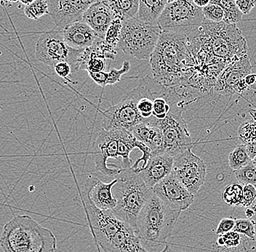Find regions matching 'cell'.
I'll list each match as a JSON object with an SVG mask.
<instances>
[{"label": "cell", "instance_id": "obj_1", "mask_svg": "<svg viewBox=\"0 0 256 252\" xmlns=\"http://www.w3.org/2000/svg\"><path fill=\"white\" fill-rule=\"evenodd\" d=\"M94 155L96 171L115 178L121 170L132 167L138 172L144 169L152 151L130 131L102 129L94 143Z\"/></svg>", "mask_w": 256, "mask_h": 252}, {"label": "cell", "instance_id": "obj_2", "mask_svg": "<svg viewBox=\"0 0 256 252\" xmlns=\"http://www.w3.org/2000/svg\"><path fill=\"white\" fill-rule=\"evenodd\" d=\"M192 33L162 31L150 60L152 77L161 85L166 87L184 86L198 69L192 52Z\"/></svg>", "mask_w": 256, "mask_h": 252}, {"label": "cell", "instance_id": "obj_3", "mask_svg": "<svg viewBox=\"0 0 256 252\" xmlns=\"http://www.w3.org/2000/svg\"><path fill=\"white\" fill-rule=\"evenodd\" d=\"M82 197L91 231L104 252H150L130 226L113 212L97 208L84 191ZM160 252H171L170 247L166 244Z\"/></svg>", "mask_w": 256, "mask_h": 252}, {"label": "cell", "instance_id": "obj_4", "mask_svg": "<svg viewBox=\"0 0 256 252\" xmlns=\"http://www.w3.org/2000/svg\"><path fill=\"white\" fill-rule=\"evenodd\" d=\"M4 252H56L54 233L28 215H18L4 225L1 235Z\"/></svg>", "mask_w": 256, "mask_h": 252}, {"label": "cell", "instance_id": "obj_5", "mask_svg": "<svg viewBox=\"0 0 256 252\" xmlns=\"http://www.w3.org/2000/svg\"><path fill=\"white\" fill-rule=\"evenodd\" d=\"M200 48L228 64L248 55L247 41L236 24L206 21L196 33Z\"/></svg>", "mask_w": 256, "mask_h": 252}, {"label": "cell", "instance_id": "obj_6", "mask_svg": "<svg viewBox=\"0 0 256 252\" xmlns=\"http://www.w3.org/2000/svg\"><path fill=\"white\" fill-rule=\"evenodd\" d=\"M180 212L172 210L152 194L137 220L136 234L144 247L153 248L167 244L166 241L175 228Z\"/></svg>", "mask_w": 256, "mask_h": 252}, {"label": "cell", "instance_id": "obj_7", "mask_svg": "<svg viewBox=\"0 0 256 252\" xmlns=\"http://www.w3.org/2000/svg\"><path fill=\"white\" fill-rule=\"evenodd\" d=\"M114 178L118 180L113 188L116 206L112 212L136 233L139 214L154 194L153 191L132 167L120 170Z\"/></svg>", "mask_w": 256, "mask_h": 252}, {"label": "cell", "instance_id": "obj_8", "mask_svg": "<svg viewBox=\"0 0 256 252\" xmlns=\"http://www.w3.org/2000/svg\"><path fill=\"white\" fill-rule=\"evenodd\" d=\"M187 103L182 101L172 105L171 111L162 120L152 116L143 122L156 126L161 130L162 145L159 154H167L175 158L193 147L191 134L182 115Z\"/></svg>", "mask_w": 256, "mask_h": 252}, {"label": "cell", "instance_id": "obj_9", "mask_svg": "<svg viewBox=\"0 0 256 252\" xmlns=\"http://www.w3.org/2000/svg\"><path fill=\"white\" fill-rule=\"evenodd\" d=\"M162 30L135 18L123 22L118 49L138 60H150L158 45Z\"/></svg>", "mask_w": 256, "mask_h": 252}, {"label": "cell", "instance_id": "obj_10", "mask_svg": "<svg viewBox=\"0 0 256 252\" xmlns=\"http://www.w3.org/2000/svg\"><path fill=\"white\" fill-rule=\"evenodd\" d=\"M206 21L202 9L193 0L168 1L158 20L162 31L190 33L196 31Z\"/></svg>", "mask_w": 256, "mask_h": 252}, {"label": "cell", "instance_id": "obj_11", "mask_svg": "<svg viewBox=\"0 0 256 252\" xmlns=\"http://www.w3.org/2000/svg\"><path fill=\"white\" fill-rule=\"evenodd\" d=\"M143 81L128 92L119 103L103 111L102 125L104 130H127L144 122L138 110V103L144 94Z\"/></svg>", "mask_w": 256, "mask_h": 252}, {"label": "cell", "instance_id": "obj_12", "mask_svg": "<svg viewBox=\"0 0 256 252\" xmlns=\"http://www.w3.org/2000/svg\"><path fill=\"white\" fill-rule=\"evenodd\" d=\"M80 52L71 48L64 40V31L56 28L43 33L35 46V55L39 61L52 69L58 63L68 62L73 72Z\"/></svg>", "mask_w": 256, "mask_h": 252}, {"label": "cell", "instance_id": "obj_13", "mask_svg": "<svg viewBox=\"0 0 256 252\" xmlns=\"http://www.w3.org/2000/svg\"><path fill=\"white\" fill-rule=\"evenodd\" d=\"M172 173L195 195L206 182L207 167L204 161L190 149L174 158Z\"/></svg>", "mask_w": 256, "mask_h": 252}, {"label": "cell", "instance_id": "obj_14", "mask_svg": "<svg viewBox=\"0 0 256 252\" xmlns=\"http://www.w3.org/2000/svg\"><path fill=\"white\" fill-rule=\"evenodd\" d=\"M152 191L164 204L177 211L186 210L194 202V195L172 173L156 185Z\"/></svg>", "mask_w": 256, "mask_h": 252}, {"label": "cell", "instance_id": "obj_15", "mask_svg": "<svg viewBox=\"0 0 256 252\" xmlns=\"http://www.w3.org/2000/svg\"><path fill=\"white\" fill-rule=\"evenodd\" d=\"M97 0H50L49 11L56 28L64 31L66 27L82 21L84 12Z\"/></svg>", "mask_w": 256, "mask_h": 252}, {"label": "cell", "instance_id": "obj_16", "mask_svg": "<svg viewBox=\"0 0 256 252\" xmlns=\"http://www.w3.org/2000/svg\"><path fill=\"white\" fill-rule=\"evenodd\" d=\"M252 65L248 55L230 63L216 80L214 91L222 95H234V87L250 74Z\"/></svg>", "mask_w": 256, "mask_h": 252}, {"label": "cell", "instance_id": "obj_17", "mask_svg": "<svg viewBox=\"0 0 256 252\" xmlns=\"http://www.w3.org/2000/svg\"><path fill=\"white\" fill-rule=\"evenodd\" d=\"M116 178L108 183H104L95 176L88 178L84 190L90 200L97 208L104 211H113L116 201L113 194V188L116 183Z\"/></svg>", "mask_w": 256, "mask_h": 252}, {"label": "cell", "instance_id": "obj_18", "mask_svg": "<svg viewBox=\"0 0 256 252\" xmlns=\"http://www.w3.org/2000/svg\"><path fill=\"white\" fill-rule=\"evenodd\" d=\"M174 157L167 154L152 156L144 169L138 172L148 188L153 189L162 180L169 176L172 171Z\"/></svg>", "mask_w": 256, "mask_h": 252}, {"label": "cell", "instance_id": "obj_19", "mask_svg": "<svg viewBox=\"0 0 256 252\" xmlns=\"http://www.w3.org/2000/svg\"><path fill=\"white\" fill-rule=\"evenodd\" d=\"M116 19L113 11L104 1H96L84 12L82 21L87 23L100 39L105 38L106 33Z\"/></svg>", "mask_w": 256, "mask_h": 252}, {"label": "cell", "instance_id": "obj_20", "mask_svg": "<svg viewBox=\"0 0 256 252\" xmlns=\"http://www.w3.org/2000/svg\"><path fill=\"white\" fill-rule=\"evenodd\" d=\"M63 31L66 43L76 50L89 48L100 39L91 27L82 20L70 25Z\"/></svg>", "mask_w": 256, "mask_h": 252}, {"label": "cell", "instance_id": "obj_21", "mask_svg": "<svg viewBox=\"0 0 256 252\" xmlns=\"http://www.w3.org/2000/svg\"><path fill=\"white\" fill-rule=\"evenodd\" d=\"M130 132L136 140L152 150V156L159 154L162 145V133L159 127L146 123H140L132 127Z\"/></svg>", "mask_w": 256, "mask_h": 252}, {"label": "cell", "instance_id": "obj_22", "mask_svg": "<svg viewBox=\"0 0 256 252\" xmlns=\"http://www.w3.org/2000/svg\"><path fill=\"white\" fill-rule=\"evenodd\" d=\"M168 3L167 0H140L135 18L146 24L156 26Z\"/></svg>", "mask_w": 256, "mask_h": 252}, {"label": "cell", "instance_id": "obj_23", "mask_svg": "<svg viewBox=\"0 0 256 252\" xmlns=\"http://www.w3.org/2000/svg\"><path fill=\"white\" fill-rule=\"evenodd\" d=\"M113 11L116 18L123 22L134 18L139 8V0H122V1H104Z\"/></svg>", "mask_w": 256, "mask_h": 252}, {"label": "cell", "instance_id": "obj_24", "mask_svg": "<svg viewBox=\"0 0 256 252\" xmlns=\"http://www.w3.org/2000/svg\"><path fill=\"white\" fill-rule=\"evenodd\" d=\"M130 70V63L128 60L123 63L120 69L112 68L108 72L88 73L92 81L100 87H104L108 85H113L121 81L123 75L127 73Z\"/></svg>", "mask_w": 256, "mask_h": 252}, {"label": "cell", "instance_id": "obj_25", "mask_svg": "<svg viewBox=\"0 0 256 252\" xmlns=\"http://www.w3.org/2000/svg\"><path fill=\"white\" fill-rule=\"evenodd\" d=\"M212 2L222 7L224 12V22L228 24H236L241 21L243 14L238 8L235 1L232 0H214Z\"/></svg>", "mask_w": 256, "mask_h": 252}, {"label": "cell", "instance_id": "obj_26", "mask_svg": "<svg viewBox=\"0 0 256 252\" xmlns=\"http://www.w3.org/2000/svg\"><path fill=\"white\" fill-rule=\"evenodd\" d=\"M228 164L234 171L239 170L251 162L246 145L236 146L228 156Z\"/></svg>", "mask_w": 256, "mask_h": 252}, {"label": "cell", "instance_id": "obj_27", "mask_svg": "<svg viewBox=\"0 0 256 252\" xmlns=\"http://www.w3.org/2000/svg\"><path fill=\"white\" fill-rule=\"evenodd\" d=\"M244 186L233 183L227 186L223 192L224 202L230 207H242Z\"/></svg>", "mask_w": 256, "mask_h": 252}, {"label": "cell", "instance_id": "obj_28", "mask_svg": "<svg viewBox=\"0 0 256 252\" xmlns=\"http://www.w3.org/2000/svg\"><path fill=\"white\" fill-rule=\"evenodd\" d=\"M123 21L119 18H116L112 22L106 33L104 42L108 48L115 52H118V44L121 36L122 29Z\"/></svg>", "mask_w": 256, "mask_h": 252}, {"label": "cell", "instance_id": "obj_29", "mask_svg": "<svg viewBox=\"0 0 256 252\" xmlns=\"http://www.w3.org/2000/svg\"><path fill=\"white\" fill-rule=\"evenodd\" d=\"M24 14L32 20H38L49 15V2L47 0H34L30 5L24 7Z\"/></svg>", "mask_w": 256, "mask_h": 252}, {"label": "cell", "instance_id": "obj_30", "mask_svg": "<svg viewBox=\"0 0 256 252\" xmlns=\"http://www.w3.org/2000/svg\"><path fill=\"white\" fill-rule=\"evenodd\" d=\"M235 176L242 186L252 185L256 187V168L252 161L246 167L235 171Z\"/></svg>", "mask_w": 256, "mask_h": 252}, {"label": "cell", "instance_id": "obj_31", "mask_svg": "<svg viewBox=\"0 0 256 252\" xmlns=\"http://www.w3.org/2000/svg\"><path fill=\"white\" fill-rule=\"evenodd\" d=\"M238 137L244 145L256 142V122L252 119L243 122L238 130Z\"/></svg>", "mask_w": 256, "mask_h": 252}, {"label": "cell", "instance_id": "obj_32", "mask_svg": "<svg viewBox=\"0 0 256 252\" xmlns=\"http://www.w3.org/2000/svg\"><path fill=\"white\" fill-rule=\"evenodd\" d=\"M256 225L254 220L236 219V225L233 231L247 236L250 240L256 242Z\"/></svg>", "mask_w": 256, "mask_h": 252}, {"label": "cell", "instance_id": "obj_33", "mask_svg": "<svg viewBox=\"0 0 256 252\" xmlns=\"http://www.w3.org/2000/svg\"><path fill=\"white\" fill-rule=\"evenodd\" d=\"M202 12L204 14L206 20L212 23H220L224 21V12L223 9L218 4L212 2L202 8Z\"/></svg>", "mask_w": 256, "mask_h": 252}, {"label": "cell", "instance_id": "obj_34", "mask_svg": "<svg viewBox=\"0 0 256 252\" xmlns=\"http://www.w3.org/2000/svg\"><path fill=\"white\" fill-rule=\"evenodd\" d=\"M241 244V238L238 233L232 231L224 235L219 236L217 244L219 247L225 248H236Z\"/></svg>", "mask_w": 256, "mask_h": 252}, {"label": "cell", "instance_id": "obj_35", "mask_svg": "<svg viewBox=\"0 0 256 252\" xmlns=\"http://www.w3.org/2000/svg\"><path fill=\"white\" fill-rule=\"evenodd\" d=\"M256 199V187L252 185L244 186L243 190L242 207L248 208L254 203Z\"/></svg>", "mask_w": 256, "mask_h": 252}, {"label": "cell", "instance_id": "obj_36", "mask_svg": "<svg viewBox=\"0 0 256 252\" xmlns=\"http://www.w3.org/2000/svg\"><path fill=\"white\" fill-rule=\"evenodd\" d=\"M54 70L59 77L75 84L74 82H73V81L68 79L73 71H72L71 65L68 62H62V63H58L54 67Z\"/></svg>", "mask_w": 256, "mask_h": 252}, {"label": "cell", "instance_id": "obj_37", "mask_svg": "<svg viewBox=\"0 0 256 252\" xmlns=\"http://www.w3.org/2000/svg\"><path fill=\"white\" fill-rule=\"evenodd\" d=\"M236 225V220L232 218H224L220 220L216 231V234L218 236L224 235L227 233L232 232Z\"/></svg>", "mask_w": 256, "mask_h": 252}, {"label": "cell", "instance_id": "obj_38", "mask_svg": "<svg viewBox=\"0 0 256 252\" xmlns=\"http://www.w3.org/2000/svg\"><path fill=\"white\" fill-rule=\"evenodd\" d=\"M235 2L242 13L243 15H248L255 7L256 0H236Z\"/></svg>", "mask_w": 256, "mask_h": 252}, {"label": "cell", "instance_id": "obj_39", "mask_svg": "<svg viewBox=\"0 0 256 252\" xmlns=\"http://www.w3.org/2000/svg\"><path fill=\"white\" fill-rule=\"evenodd\" d=\"M248 86L246 84L244 79L239 81L236 85L234 87V91L235 94H241L243 93L244 91L247 90Z\"/></svg>", "mask_w": 256, "mask_h": 252}, {"label": "cell", "instance_id": "obj_40", "mask_svg": "<svg viewBox=\"0 0 256 252\" xmlns=\"http://www.w3.org/2000/svg\"><path fill=\"white\" fill-rule=\"evenodd\" d=\"M244 81L248 87H250L251 88L256 90V74L255 73H250V74L248 75L244 78Z\"/></svg>", "mask_w": 256, "mask_h": 252}, {"label": "cell", "instance_id": "obj_41", "mask_svg": "<svg viewBox=\"0 0 256 252\" xmlns=\"http://www.w3.org/2000/svg\"><path fill=\"white\" fill-rule=\"evenodd\" d=\"M246 149H247L248 154L249 155L251 159H254L256 156V142L254 143H249L246 145Z\"/></svg>", "mask_w": 256, "mask_h": 252}, {"label": "cell", "instance_id": "obj_42", "mask_svg": "<svg viewBox=\"0 0 256 252\" xmlns=\"http://www.w3.org/2000/svg\"><path fill=\"white\" fill-rule=\"evenodd\" d=\"M193 1L198 7L201 9L204 8V7H206V6H208V4L210 3V1H209V0H206V1H196V0H193Z\"/></svg>", "mask_w": 256, "mask_h": 252}, {"label": "cell", "instance_id": "obj_43", "mask_svg": "<svg viewBox=\"0 0 256 252\" xmlns=\"http://www.w3.org/2000/svg\"><path fill=\"white\" fill-rule=\"evenodd\" d=\"M244 213H246V217H247V219L252 220V218H254V217H255V212L250 207L246 209Z\"/></svg>", "mask_w": 256, "mask_h": 252}, {"label": "cell", "instance_id": "obj_44", "mask_svg": "<svg viewBox=\"0 0 256 252\" xmlns=\"http://www.w3.org/2000/svg\"><path fill=\"white\" fill-rule=\"evenodd\" d=\"M248 111H249L250 116H252V120L256 122V109H249Z\"/></svg>", "mask_w": 256, "mask_h": 252}, {"label": "cell", "instance_id": "obj_45", "mask_svg": "<svg viewBox=\"0 0 256 252\" xmlns=\"http://www.w3.org/2000/svg\"><path fill=\"white\" fill-rule=\"evenodd\" d=\"M250 208L252 209L254 212H255V217H254V218H256V199L255 202H254V203L251 205V207H250Z\"/></svg>", "mask_w": 256, "mask_h": 252}, {"label": "cell", "instance_id": "obj_46", "mask_svg": "<svg viewBox=\"0 0 256 252\" xmlns=\"http://www.w3.org/2000/svg\"><path fill=\"white\" fill-rule=\"evenodd\" d=\"M252 163L254 164V165L255 166L256 168V156L255 158H254V159H252Z\"/></svg>", "mask_w": 256, "mask_h": 252}]
</instances>
